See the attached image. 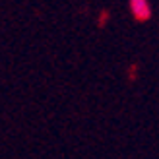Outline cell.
Instances as JSON below:
<instances>
[{"label": "cell", "mask_w": 159, "mask_h": 159, "mask_svg": "<svg viewBox=\"0 0 159 159\" xmlns=\"http://www.w3.org/2000/svg\"><path fill=\"white\" fill-rule=\"evenodd\" d=\"M130 10H132L134 16H136V20H142V21L152 16L148 0H130Z\"/></svg>", "instance_id": "6da1fadb"}]
</instances>
